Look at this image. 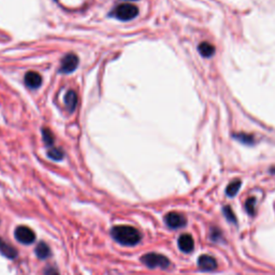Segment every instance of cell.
I'll use <instances>...</instances> for the list:
<instances>
[{
  "instance_id": "obj_1",
  "label": "cell",
  "mask_w": 275,
  "mask_h": 275,
  "mask_svg": "<svg viewBox=\"0 0 275 275\" xmlns=\"http://www.w3.org/2000/svg\"><path fill=\"white\" fill-rule=\"evenodd\" d=\"M111 234L115 241L126 246H134L141 241V234L139 231L130 226L114 227L111 231Z\"/></svg>"
},
{
  "instance_id": "obj_2",
  "label": "cell",
  "mask_w": 275,
  "mask_h": 275,
  "mask_svg": "<svg viewBox=\"0 0 275 275\" xmlns=\"http://www.w3.org/2000/svg\"><path fill=\"white\" fill-rule=\"evenodd\" d=\"M138 14H139V8H138L136 6L132 4H122L116 6V8L110 13V16L118 18L120 20L127 22L136 18Z\"/></svg>"
},
{
  "instance_id": "obj_3",
  "label": "cell",
  "mask_w": 275,
  "mask_h": 275,
  "mask_svg": "<svg viewBox=\"0 0 275 275\" xmlns=\"http://www.w3.org/2000/svg\"><path fill=\"white\" fill-rule=\"evenodd\" d=\"M141 262L148 268H162V269H167L170 266V262L167 257L160 254H155V252H150V254L142 256Z\"/></svg>"
},
{
  "instance_id": "obj_4",
  "label": "cell",
  "mask_w": 275,
  "mask_h": 275,
  "mask_svg": "<svg viewBox=\"0 0 275 275\" xmlns=\"http://www.w3.org/2000/svg\"><path fill=\"white\" fill-rule=\"evenodd\" d=\"M78 57L74 53H69L62 60L60 72L68 74H71V72H74L78 68Z\"/></svg>"
},
{
  "instance_id": "obj_5",
  "label": "cell",
  "mask_w": 275,
  "mask_h": 275,
  "mask_svg": "<svg viewBox=\"0 0 275 275\" xmlns=\"http://www.w3.org/2000/svg\"><path fill=\"white\" fill-rule=\"evenodd\" d=\"M16 240L23 244H32L36 240L34 231L26 226H20L16 229Z\"/></svg>"
},
{
  "instance_id": "obj_6",
  "label": "cell",
  "mask_w": 275,
  "mask_h": 275,
  "mask_svg": "<svg viewBox=\"0 0 275 275\" xmlns=\"http://www.w3.org/2000/svg\"><path fill=\"white\" fill-rule=\"evenodd\" d=\"M166 224L173 229H178L180 227H184L186 225V218L182 215L176 212L168 213L164 217Z\"/></svg>"
},
{
  "instance_id": "obj_7",
  "label": "cell",
  "mask_w": 275,
  "mask_h": 275,
  "mask_svg": "<svg viewBox=\"0 0 275 275\" xmlns=\"http://www.w3.org/2000/svg\"><path fill=\"white\" fill-rule=\"evenodd\" d=\"M24 81H25V84L28 88L30 90H37L41 86V83H42V78L39 74H37V72L34 71H30L27 72V74H25V78H24Z\"/></svg>"
},
{
  "instance_id": "obj_8",
  "label": "cell",
  "mask_w": 275,
  "mask_h": 275,
  "mask_svg": "<svg viewBox=\"0 0 275 275\" xmlns=\"http://www.w3.org/2000/svg\"><path fill=\"white\" fill-rule=\"evenodd\" d=\"M198 264L200 266V269L204 271H213L217 268L216 260L212 256H208V255L200 256L198 260Z\"/></svg>"
},
{
  "instance_id": "obj_9",
  "label": "cell",
  "mask_w": 275,
  "mask_h": 275,
  "mask_svg": "<svg viewBox=\"0 0 275 275\" xmlns=\"http://www.w3.org/2000/svg\"><path fill=\"white\" fill-rule=\"evenodd\" d=\"M194 238L190 234H183L178 238V248L184 252H190L194 250Z\"/></svg>"
},
{
  "instance_id": "obj_10",
  "label": "cell",
  "mask_w": 275,
  "mask_h": 275,
  "mask_svg": "<svg viewBox=\"0 0 275 275\" xmlns=\"http://www.w3.org/2000/svg\"><path fill=\"white\" fill-rule=\"evenodd\" d=\"M0 252L9 259H16L18 256V250L13 246L4 241L2 238H0Z\"/></svg>"
},
{
  "instance_id": "obj_11",
  "label": "cell",
  "mask_w": 275,
  "mask_h": 275,
  "mask_svg": "<svg viewBox=\"0 0 275 275\" xmlns=\"http://www.w3.org/2000/svg\"><path fill=\"white\" fill-rule=\"evenodd\" d=\"M78 104V95L74 90L67 92L66 96H64V106H66L67 110L69 112H74L76 110Z\"/></svg>"
},
{
  "instance_id": "obj_12",
  "label": "cell",
  "mask_w": 275,
  "mask_h": 275,
  "mask_svg": "<svg viewBox=\"0 0 275 275\" xmlns=\"http://www.w3.org/2000/svg\"><path fill=\"white\" fill-rule=\"evenodd\" d=\"M198 50L202 57H204V58H211L215 54V46L210 42L204 41L201 42L198 46Z\"/></svg>"
},
{
  "instance_id": "obj_13",
  "label": "cell",
  "mask_w": 275,
  "mask_h": 275,
  "mask_svg": "<svg viewBox=\"0 0 275 275\" xmlns=\"http://www.w3.org/2000/svg\"><path fill=\"white\" fill-rule=\"evenodd\" d=\"M50 250L44 242L39 243L37 248H36V255L40 259H46L50 256Z\"/></svg>"
},
{
  "instance_id": "obj_14",
  "label": "cell",
  "mask_w": 275,
  "mask_h": 275,
  "mask_svg": "<svg viewBox=\"0 0 275 275\" xmlns=\"http://www.w3.org/2000/svg\"><path fill=\"white\" fill-rule=\"evenodd\" d=\"M241 180H232V182H231L228 187H227V190H226V192H227V196L229 197H234L236 196V194H238V190H240V187H241Z\"/></svg>"
},
{
  "instance_id": "obj_15",
  "label": "cell",
  "mask_w": 275,
  "mask_h": 275,
  "mask_svg": "<svg viewBox=\"0 0 275 275\" xmlns=\"http://www.w3.org/2000/svg\"><path fill=\"white\" fill-rule=\"evenodd\" d=\"M42 136H43V141H44L46 146H53L54 144V136L52 132L48 128H43L42 129Z\"/></svg>"
},
{
  "instance_id": "obj_16",
  "label": "cell",
  "mask_w": 275,
  "mask_h": 275,
  "mask_svg": "<svg viewBox=\"0 0 275 275\" xmlns=\"http://www.w3.org/2000/svg\"><path fill=\"white\" fill-rule=\"evenodd\" d=\"M234 139H236L238 141H240L241 143H244V144H254L255 142V139H254V136L252 134H234Z\"/></svg>"
},
{
  "instance_id": "obj_17",
  "label": "cell",
  "mask_w": 275,
  "mask_h": 275,
  "mask_svg": "<svg viewBox=\"0 0 275 275\" xmlns=\"http://www.w3.org/2000/svg\"><path fill=\"white\" fill-rule=\"evenodd\" d=\"M48 156L53 160H62L64 158V152L60 148H50L48 153Z\"/></svg>"
},
{
  "instance_id": "obj_18",
  "label": "cell",
  "mask_w": 275,
  "mask_h": 275,
  "mask_svg": "<svg viewBox=\"0 0 275 275\" xmlns=\"http://www.w3.org/2000/svg\"><path fill=\"white\" fill-rule=\"evenodd\" d=\"M255 199L254 198H250L248 201H246V210L250 214H254V210H255Z\"/></svg>"
},
{
  "instance_id": "obj_19",
  "label": "cell",
  "mask_w": 275,
  "mask_h": 275,
  "mask_svg": "<svg viewBox=\"0 0 275 275\" xmlns=\"http://www.w3.org/2000/svg\"><path fill=\"white\" fill-rule=\"evenodd\" d=\"M224 213H225L227 220L229 222H236V217H234V214L232 212V210H231L229 206H226L225 210H224Z\"/></svg>"
},
{
  "instance_id": "obj_20",
  "label": "cell",
  "mask_w": 275,
  "mask_h": 275,
  "mask_svg": "<svg viewBox=\"0 0 275 275\" xmlns=\"http://www.w3.org/2000/svg\"><path fill=\"white\" fill-rule=\"evenodd\" d=\"M46 275H60V274L55 269H53V268H50V269H48L46 271Z\"/></svg>"
}]
</instances>
